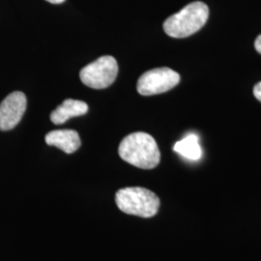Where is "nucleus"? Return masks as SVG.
Returning <instances> with one entry per match:
<instances>
[{
    "label": "nucleus",
    "mask_w": 261,
    "mask_h": 261,
    "mask_svg": "<svg viewBox=\"0 0 261 261\" xmlns=\"http://www.w3.org/2000/svg\"><path fill=\"white\" fill-rule=\"evenodd\" d=\"M117 207L122 212L141 218H151L158 213L160 199L150 190L141 187H129L115 195Z\"/></svg>",
    "instance_id": "3"
},
{
    "label": "nucleus",
    "mask_w": 261,
    "mask_h": 261,
    "mask_svg": "<svg viewBox=\"0 0 261 261\" xmlns=\"http://www.w3.org/2000/svg\"><path fill=\"white\" fill-rule=\"evenodd\" d=\"M173 150L184 158L192 161H197L202 156V150L199 145L198 137L194 134H191L183 140L177 141L174 144Z\"/></svg>",
    "instance_id": "9"
},
{
    "label": "nucleus",
    "mask_w": 261,
    "mask_h": 261,
    "mask_svg": "<svg viewBox=\"0 0 261 261\" xmlns=\"http://www.w3.org/2000/svg\"><path fill=\"white\" fill-rule=\"evenodd\" d=\"M88 112V106L85 102L67 99L50 113V120L56 125H61L72 117L84 115Z\"/></svg>",
    "instance_id": "8"
},
{
    "label": "nucleus",
    "mask_w": 261,
    "mask_h": 261,
    "mask_svg": "<svg viewBox=\"0 0 261 261\" xmlns=\"http://www.w3.org/2000/svg\"><path fill=\"white\" fill-rule=\"evenodd\" d=\"M253 94H254L255 98L261 102V82L255 84V86L253 87Z\"/></svg>",
    "instance_id": "10"
},
{
    "label": "nucleus",
    "mask_w": 261,
    "mask_h": 261,
    "mask_svg": "<svg viewBox=\"0 0 261 261\" xmlns=\"http://www.w3.org/2000/svg\"><path fill=\"white\" fill-rule=\"evenodd\" d=\"M46 143L50 146H56L67 154H72L79 149L82 141L77 132L74 130H56L48 133Z\"/></svg>",
    "instance_id": "7"
},
{
    "label": "nucleus",
    "mask_w": 261,
    "mask_h": 261,
    "mask_svg": "<svg viewBox=\"0 0 261 261\" xmlns=\"http://www.w3.org/2000/svg\"><path fill=\"white\" fill-rule=\"evenodd\" d=\"M122 160L142 169L155 168L161 161V152L156 140L143 132L133 133L124 138L118 147Z\"/></svg>",
    "instance_id": "1"
},
{
    "label": "nucleus",
    "mask_w": 261,
    "mask_h": 261,
    "mask_svg": "<svg viewBox=\"0 0 261 261\" xmlns=\"http://www.w3.org/2000/svg\"><path fill=\"white\" fill-rule=\"evenodd\" d=\"M208 18L209 8L205 3L192 2L166 19L164 30L169 37H189L203 28Z\"/></svg>",
    "instance_id": "2"
},
{
    "label": "nucleus",
    "mask_w": 261,
    "mask_h": 261,
    "mask_svg": "<svg viewBox=\"0 0 261 261\" xmlns=\"http://www.w3.org/2000/svg\"><path fill=\"white\" fill-rule=\"evenodd\" d=\"M28 100L24 93L15 91L0 103V130L14 129L27 111Z\"/></svg>",
    "instance_id": "6"
},
{
    "label": "nucleus",
    "mask_w": 261,
    "mask_h": 261,
    "mask_svg": "<svg viewBox=\"0 0 261 261\" xmlns=\"http://www.w3.org/2000/svg\"><path fill=\"white\" fill-rule=\"evenodd\" d=\"M180 83L177 72L168 67L152 69L140 75L137 89L142 96L165 93Z\"/></svg>",
    "instance_id": "5"
},
{
    "label": "nucleus",
    "mask_w": 261,
    "mask_h": 261,
    "mask_svg": "<svg viewBox=\"0 0 261 261\" xmlns=\"http://www.w3.org/2000/svg\"><path fill=\"white\" fill-rule=\"evenodd\" d=\"M254 47H255L256 51L261 55V34L256 38V40L254 42Z\"/></svg>",
    "instance_id": "11"
},
{
    "label": "nucleus",
    "mask_w": 261,
    "mask_h": 261,
    "mask_svg": "<svg viewBox=\"0 0 261 261\" xmlns=\"http://www.w3.org/2000/svg\"><path fill=\"white\" fill-rule=\"evenodd\" d=\"M46 1L49 2V3H53V4H60V3L64 2L65 0H46Z\"/></svg>",
    "instance_id": "12"
},
{
    "label": "nucleus",
    "mask_w": 261,
    "mask_h": 261,
    "mask_svg": "<svg viewBox=\"0 0 261 261\" xmlns=\"http://www.w3.org/2000/svg\"><path fill=\"white\" fill-rule=\"evenodd\" d=\"M118 74V64L114 57L102 56L81 70L83 84L93 89H105L111 86Z\"/></svg>",
    "instance_id": "4"
}]
</instances>
